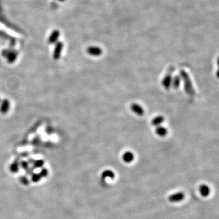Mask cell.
Here are the masks:
<instances>
[{
    "mask_svg": "<svg viewBox=\"0 0 219 219\" xmlns=\"http://www.w3.org/2000/svg\"><path fill=\"white\" fill-rule=\"evenodd\" d=\"M180 76L183 81L184 88L186 94L191 97L195 96V91L194 89L193 85L189 74L184 69H181L180 71Z\"/></svg>",
    "mask_w": 219,
    "mask_h": 219,
    "instance_id": "cell-1",
    "label": "cell"
},
{
    "mask_svg": "<svg viewBox=\"0 0 219 219\" xmlns=\"http://www.w3.org/2000/svg\"><path fill=\"white\" fill-rule=\"evenodd\" d=\"M20 167L21 169H23V170H26L29 167V164L28 161H20Z\"/></svg>",
    "mask_w": 219,
    "mask_h": 219,
    "instance_id": "cell-20",
    "label": "cell"
},
{
    "mask_svg": "<svg viewBox=\"0 0 219 219\" xmlns=\"http://www.w3.org/2000/svg\"><path fill=\"white\" fill-rule=\"evenodd\" d=\"M164 121V118L163 116H157L153 118L152 120V124L155 127L161 125Z\"/></svg>",
    "mask_w": 219,
    "mask_h": 219,
    "instance_id": "cell-12",
    "label": "cell"
},
{
    "mask_svg": "<svg viewBox=\"0 0 219 219\" xmlns=\"http://www.w3.org/2000/svg\"><path fill=\"white\" fill-rule=\"evenodd\" d=\"M59 33H58L57 32L54 33L53 34L51 35V37H50L49 42H50V43H54V42L57 40V38L59 37Z\"/></svg>",
    "mask_w": 219,
    "mask_h": 219,
    "instance_id": "cell-19",
    "label": "cell"
},
{
    "mask_svg": "<svg viewBox=\"0 0 219 219\" xmlns=\"http://www.w3.org/2000/svg\"><path fill=\"white\" fill-rule=\"evenodd\" d=\"M31 182L33 183H38L40 181L42 177H40L39 173H33L31 175Z\"/></svg>",
    "mask_w": 219,
    "mask_h": 219,
    "instance_id": "cell-18",
    "label": "cell"
},
{
    "mask_svg": "<svg viewBox=\"0 0 219 219\" xmlns=\"http://www.w3.org/2000/svg\"><path fill=\"white\" fill-rule=\"evenodd\" d=\"M1 98H0V102H1Z\"/></svg>",
    "mask_w": 219,
    "mask_h": 219,
    "instance_id": "cell-23",
    "label": "cell"
},
{
    "mask_svg": "<svg viewBox=\"0 0 219 219\" xmlns=\"http://www.w3.org/2000/svg\"><path fill=\"white\" fill-rule=\"evenodd\" d=\"M11 103L7 99H4L0 102V113L2 115L7 113L10 109Z\"/></svg>",
    "mask_w": 219,
    "mask_h": 219,
    "instance_id": "cell-4",
    "label": "cell"
},
{
    "mask_svg": "<svg viewBox=\"0 0 219 219\" xmlns=\"http://www.w3.org/2000/svg\"><path fill=\"white\" fill-rule=\"evenodd\" d=\"M62 48H63V44L61 42H59L56 45L52 55L54 60H57L60 59L62 51Z\"/></svg>",
    "mask_w": 219,
    "mask_h": 219,
    "instance_id": "cell-5",
    "label": "cell"
},
{
    "mask_svg": "<svg viewBox=\"0 0 219 219\" xmlns=\"http://www.w3.org/2000/svg\"><path fill=\"white\" fill-rule=\"evenodd\" d=\"M155 132L157 135L160 137H164L166 135L168 134V130L166 128L160 125L158 127H156Z\"/></svg>",
    "mask_w": 219,
    "mask_h": 219,
    "instance_id": "cell-13",
    "label": "cell"
},
{
    "mask_svg": "<svg viewBox=\"0 0 219 219\" xmlns=\"http://www.w3.org/2000/svg\"><path fill=\"white\" fill-rule=\"evenodd\" d=\"M185 194L182 192H178L177 193H174L172 195H170L169 197L168 200L171 203H177L180 202L185 199Z\"/></svg>",
    "mask_w": 219,
    "mask_h": 219,
    "instance_id": "cell-3",
    "label": "cell"
},
{
    "mask_svg": "<svg viewBox=\"0 0 219 219\" xmlns=\"http://www.w3.org/2000/svg\"><path fill=\"white\" fill-rule=\"evenodd\" d=\"M49 172L48 170L46 168H42L41 169L39 174L42 178H46L48 175Z\"/></svg>",
    "mask_w": 219,
    "mask_h": 219,
    "instance_id": "cell-21",
    "label": "cell"
},
{
    "mask_svg": "<svg viewBox=\"0 0 219 219\" xmlns=\"http://www.w3.org/2000/svg\"><path fill=\"white\" fill-rule=\"evenodd\" d=\"M101 49L97 46H90L87 49V52L88 54L92 56L98 57L101 55L102 54Z\"/></svg>",
    "mask_w": 219,
    "mask_h": 219,
    "instance_id": "cell-7",
    "label": "cell"
},
{
    "mask_svg": "<svg viewBox=\"0 0 219 219\" xmlns=\"http://www.w3.org/2000/svg\"><path fill=\"white\" fill-rule=\"evenodd\" d=\"M20 169V161L18 160H15L10 166H9V170L13 173H16L18 172Z\"/></svg>",
    "mask_w": 219,
    "mask_h": 219,
    "instance_id": "cell-14",
    "label": "cell"
},
{
    "mask_svg": "<svg viewBox=\"0 0 219 219\" xmlns=\"http://www.w3.org/2000/svg\"><path fill=\"white\" fill-rule=\"evenodd\" d=\"M45 164V161L43 160H37L34 161L33 164V167L34 169L41 168H42Z\"/></svg>",
    "mask_w": 219,
    "mask_h": 219,
    "instance_id": "cell-16",
    "label": "cell"
},
{
    "mask_svg": "<svg viewBox=\"0 0 219 219\" xmlns=\"http://www.w3.org/2000/svg\"><path fill=\"white\" fill-rule=\"evenodd\" d=\"M199 191L201 195L203 197H208L210 194V188L206 185H202L199 187Z\"/></svg>",
    "mask_w": 219,
    "mask_h": 219,
    "instance_id": "cell-10",
    "label": "cell"
},
{
    "mask_svg": "<svg viewBox=\"0 0 219 219\" xmlns=\"http://www.w3.org/2000/svg\"><path fill=\"white\" fill-rule=\"evenodd\" d=\"M174 70L173 67L169 68L166 75L164 77L162 81V85L166 90H169L172 85V72Z\"/></svg>",
    "mask_w": 219,
    "mask_h": 219,
    "instance_id": "cell-2",
    "label": "cell"
},
{
    "mask_svg": "<svg viewBox=\"0 0 219 219\" xmlns=\"http://www.w3.org/2000/svg\"><path fill=\"white\" fill-rule=\"evenodd\" d=\"M19 180H20V183H21V184H23V185H29V183H30L29 180L28 179V178L27 176H26V175L21 176V177L19 178Z\"/></svg>",
    "mask_w": 219,
    "mask_h": 219,
    "instance_id": "cell-17",
    "label": "cell"
},
{
    "mask_svg": "<svg viewBox=\"0 0 219 219\" xmlns=\"http://www.w3.org/2000/svg\"><path fill=\"white\" fill-rule=\"evenodd\" d=\"M130 108L134 113L138 116H142L144 114V108L138 103H134L132 105H131Z\"/></svg>",
    "mask_w": 219,
    "mask_h": 219,
    "instance_id": "cell-6",
    "label": "cell"
},
{
    "mask_svg": "<svg viewBox=\"0 0 219 219\" xmlns=\"http://www.w3.org/2000/svg\"><path fill=\"white\" fill-rule=\"evenodd\" d=\"M17 57H18V52L17 51H10V52L9 53L7 57V62L11 64H13L17 60Z\"/></svg>",
    "mask_w": 219,
    "mask_h": 219,
    "instance_id": "cell-11",
    "label": "cell"
},
{
    "mask_svg": "<svg viewBox=\"0 0 219 219\" xmlns=\"http://www.w3.org/2000/svg\"><path fill=\"white\" fill-rule=\"evenodd\" d=\"M115 177V173L111 170H105L101 174V180L105 181L107 178H110L111 179H114Z\"/></svg>",
    "mask_w": 219,
    "mask_h": 219,
    "instance_id": "cell-8",
    "label": "cell"
},
{
    "mask_svg": "<svg viewBox=\"0 0 219 219\" xmlns=\"http://www.w3.org/2000/svg\"><path fill=\"white\" fill-rule=\"evenodd\" d=\"M181 81H182V79L180 77V76H174L173 78H172V86L174 88H178L180 85V84H181Z\"/></svg>",
    "mask_w": 219,
    "mask_h": 219,
    "instance_id": "cell-15",
    "label": "cell"
},
{
    "mask_svg": "<svg viewBox=\"0 0 219 219\" xmlns=\"http://www.w3.org/2000/svg\"><path fill=\"white\" fill-rule=\"evenodd\" d=\"M35 169L33 168V167H31V168H28L25 171H26V175H31L33 173H34V170Z\"/></svg>",
    "mask_w": 219,
    "mask_h": 219,
    "instance_id": "cell-22",
    "label": "cell"
},
{
    "mask_svg": "<svg viewBox=\"0 0 219 219\" xmlns=\"http://www.w3.org/2000/svg\"><path fill=\"white\" fill-rule=\"evenodd\" d=\"M122 160L126 163H130L134 160V155L132 152H125L122 155Z\"/></svg>",
    "mask_w": 219,
    "mask_h": 219,
    "instance_id": "cell-9",
    "label": "cell"
}]
</instances>
